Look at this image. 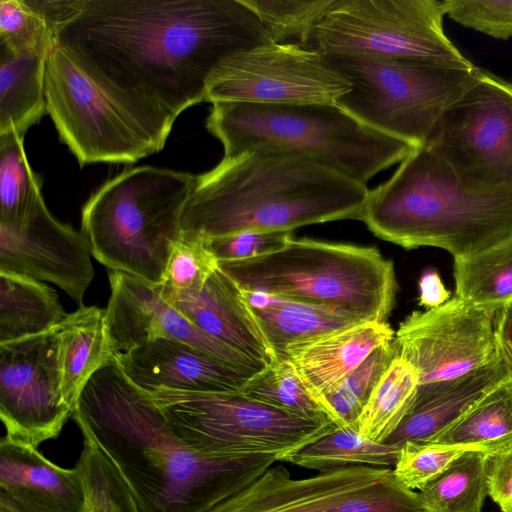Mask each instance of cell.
<instances>
[{"instance_id":"1","label":"cell","mask_w":512,"mask_h":512,"mask_svg":"<svg viewBox=\"0 0 512 512\" xmlns=\"http://www.w3.org/2000/svg\"><path fill=\"white\" fill-rule=\"evenodd\" d=\"M269 43L243 0H84L54 40L153 153L222 60Z\"/></svg>"},{"instance_id":"2","label":"cell","mask_w":512,"mask_h":512,"mask_svg":"<svg viewBox=\"0 0 512 512\" xmlns=\"http://www.w3.org/2000/svg\"><path fill=\"white\" fill-rule=\"evenodd\" d=\"M71 417L115 465L140 512H207L276 462L194 450L150 393L128 378L118 352L89 379Z\"/></svg>"},{"instance_id":"3","label":"cell","mask_w":512,"mask_h":512,"mask_svg":"<svg viewBox=\"0 0 512 512\" xmlns=\"http://www.w3.org/2000/svg\"><path fill=\"white\" fill-rule=\"evenodd\" d=\"M367 185L296 151L259 148L223 157L196 176L181 238L203 241L243 231H293L360 220Z\"/></svg>"},{"instance_id":"4","label":"cell","mask_w":512,"mask_h":512,"mask_svg":"<svg viewBox=\"0 0 512 512\" xmlns=\"http://www.w3.org/2000/svg\"><path fill=\"white\" fill-rule=\"evenodd\" d=\"M360 221L378 238L405 249L437 247L453 258L465 257L512 237V191L467 190L421 146L369 190Z\"/></svg>"},{"instance_id":"5","label":"cell","mask_w":512,"mask_h":512,"mask_svg":"<svg viewBox=\"0 0 512 512\" xmlns=\"http://www.w3.org/2000/svg\"><path fill=\"white\" fill-rule=\"evenodd\" d=\"M206 127L225 157L259 148L296 151L364 185L416 148L363 124L336 103L216 102Z\"/></svg>"},{"instance_id":"6","label":"cell","mask_w":512,"mask_h":512,"mask_svg":"<svg viewBox=\"0 0 512 512\" xmlns=\"http://www.w3.org/2000/svg\"><path fill=\"white\" fill-rule=\"evenodd\" d=\"M195 181L191 173L152 166L107 181L82 210L92 256L109 270L161 285Z\"/></svg>"},{"instance_id":"7","label":"cell","mask_w":512,"mask_h":512,"mask_svg":"<svg viewBox=\"0 0 512 512\" xmlns=\"http://www.w3.org/2000/svg\"><path fill=\"white\" fill-rule=\"evenodd\" d=\"M218 267L243 291L336 306L362 321L387 322L398 290L393 261L376 247L308 238Z\"/></svg>"},{"instance_id":"8","label":"cell","mask_w":512,"mask_h":512,"mask_svg":"<svg viewBox=\"0 0 512 512\" xmlns=\"http://www.w3.org/2000/svg\"><path fill=\"white\" fill-rule=\"evenodd\" d=\"M350 84L335 102L363 124L423 146L443 112L477 80L481 69L367 54L320 53Z\"/></svg>"},{"instance_id":"9","label":"cell","mask_w":512,"mask_h":512,"mask_svg":"<svg viewBox=\"0 0 512 512\" xmlns=\"http://www.w3.org/2000/svg\"><path fill=\"white\" fill-rule=\"evenodd\" d=\"M149 393L176 435L210 456H271L286 462L337 426L288 413L241 391Z\"/></svg>"},{"instance_id":"10","label":"cell","mask_w":512,"mask_h":512,"mask_svg":"<svg viewBox=\"0 0 512 512\" xmlns=\"http://www.w3.org/2000/svg\"><path fill=\"white\" fill-rule=\"evenodd\" d=\"M440 0H335L308 48L472 68L443 30Z\"/></svg>"},{"instance_id":"11","label":"cell","mask_w":512,"mask_h":512,"mask_svg":"<svg viewBox=\"0 0 512 512\" xmlns=\"http://www.w3.org/2000/svg\"><path fill=\"white\" fill-rule=\"evenodd\" d=\"M423 147L467 190L512 191V84L481 70L443 112Z\"/></svg>"},{"instance_id":"12","label":"cell","mask_w":512,"mask_h":512,"mask_svg":"<svg viewBox=\"0 0 512 512\" xmlns=\"http://www.w3.org/2000/svg\"><path fill=\"white\" fill-rule=\"evenodd\" d=\"M207 512H427L418 493L405 488L391 468L347 466L291 478L271 466L252 483Z\"/></svg>"},{"instance_id":"13","label":"cell","mask_w":512,"mask_h":512,"mask_svg":"<svg viewBox=\"0 0 512 512\" xmlns=\"http://www.w3.org/2000/svg\"><path fill=\"white\" fill-rule=\"evenodd\" d=\"M349 90L318 51L272 42L222 60L209 77L205 101L335 103Z\"/></svg>"},{"instance_id":"14","label":"cell","mask_w":512,"mask_h":512,"mask_svg":"<svg viewBox=\"0 0 512 512\" xmlns=\"http://www.w3.org/2000/svg\"><path fill=\"white\" fill-rule=\"evenodd\" d=\"M457 296L443 305L413 311L395 332L398 355L415 370L419 386L465 376L501 359L498 311Z\"/></svg>"},{"instance_id":"15","label":"cell","mask_w":512,"mask_h":512,"mask_svg":"<svg viewBox=\"0 0 512 512\" xmlns=\"http://www.w3.org/2000/svg\"><path fill=\"white\" fill-rule=\"evenodd\" d=\"M46 112L80 166L134 163L153 154L128 120L54 44L45 70Z\"/></svg>"},{"instance_id":"16","label":"cell","mask_w":512,"mask_h":512,"mask_svg":"<svg viewBox=\"0 0 512 512\" xmlns=\"http://www.w3.org/2000/svg\"><path fill=\"white\" fill-rule=\"evenodd\" d=\"M62 391L57 328L0 344V417L5 437L38 448L72 416Z\"/></svg>"},{"instance_id":"17","label":"cell","mask_w":512,"mask_h":512,"mask_svg":"<svg viewBox=\"0 0 512 512\" xmlns=\"http://www.w3.org/2000/svg\"><path fill=\"white\" fill-rule=\"evenodd\" d=\"M83 232L56 220L42 194L18 225L0 223V272L53 283L79 306L94 277Z\"/></svg>"},{"instance_id":"18","label":"cell","mask_w":512,"mask_h":512,"mask_svg":"<svg viewBox=\"0 0 512 512\" xmlns=\"http://www.w3.org/2000/svg\"><path fill=\"white\" fill-rule=\"evenodd\" d=\"M108 276L111 293L106 307L107 328L117 352L166 338L188 343L250 375L267 365L204 334L172 307L155 285L121 271L109 270Z\"/></svg>"},{"instance_id":"19","label":"cell","mask_w":512,"mask_h":512,"mask_svg":"<svg viewBox=\"0 0 512 512\" xmlns=\"http://www.w3.org/2000/svg\"><path fill=\"white\" fill-rule=\"evenodd\" d=\"M128 378L147 392H240L252 376L198 348L158 338L119 353Z\"/></svg>"},{"instance_id":"20","label":"cell","mask_w":512,"mask_h":512,"mask_svg":"<svg viewBox=\"0 0 512 512\" xmlns=\"http://www.w3.org/2000/svg\"><path fill=\"white\" fill-rule=\"evenodd\" d=\"M155 287L172 307L210 338L265 364L274 360L241 289L219 267L199 291Z\"/></svg>"},{"instance_id":"21","label":"cell","mask_w":512,"mask_h":512,"mask_svg":"<svg viewBox=\"0 0 512 512\" xmlns=\"http://www.w3.org/2000/svg\"><path fill=\"white\" fill-rule=\"evenodd\" d=\"M0 495L25 512H93L83 476L38 448L0 440Z\"/></svg>"},{"instance_id":"22","label":"cell","mask_w":512,"mask_h":512,"mask_svg":"<svg viewBox=\"0 0 512 512\" xmlns=\"http://www.w3.org/2000/svg\"><path fill=\"white\" fill-rule=\"evenodd\" d=\"M394 338L395 331L388 322L366 321L291 345L275 359L287 360L319 401L374 349Z\"/></svg>"},{"instance_id":"23","label":"cell","mask_w":512,"mask_h":512,"mask_svg":"<svg viewBox=\"0 0 512 512\" xmlns=\"http://www.w3.org/2000/svg\"><path fill=\"white\" fill-rule=\"evenodd\" d=\"M507 379L510 378L500 359L454 380L418 386L412 406L382 443L400 448L407 442H429Z\"/></svg>"},{"instance_id":"24","label":"cell","mask_w":512,"mask_h":512,"mask_svg":"<svg viewBox=\"0 0 512 512\" xmlns=\"http://www.w3.org/2000/svg\"><path fill=\"white\" fill-rule=\"evenodd\" d=\"M242 296L274 359L291 345L366 322L336 306L243 291Z\"/></svg>"},{"instance_id":"25","label":"cell","mask_w":512,"mask_h":512,"mask_svg":"<svg viewBox=\"0 0 512 512\" xmlns=\"http://www.w3.org/2000/svg\"><path fill=\"white\" fill-rule=\"evenodd\" d=\"M62 391L72 409L89 379L117 351L107 328L106 308L80 306L57 327Z\"/></svg>"},{"instance_id":"26","label":"cell","mask_w":512,"mask_h":512,"mask_svg":"<svg viewBox=\"0 0 512 512\" xmlns=\"http://www.w3.org/2000/svg\"><path fill=\"white\" fill-rule=\"evenodd\" d=\"M51 48H0V135L15 132L24 137L47 113L45 70Z\"/></svg>"},{"instance_id":"27","label":"cell","mask_w":512,"mask_h":512,"mask_svg":"<svg viewBox=\"0 0 512 512\" xmlns=\"http://www.w3.org/2000/svg\"><path fill=\"white\" fill-rule=\"evenodd\" d=\"M66 316L50 286L0 272V344L54 330Z\"/></svg>"},{"instance_id":"28","label":"cell","mask_w":512,"mask_h":512,"mask_svg":"<svg viewBox=\"0 0 512 512\" xmlns=\"http://www.w3.org/2000/svg\"><path fill=\"white\" fill-rule=\"evenodd\" d=\"M474 445L496 452L512 444V379L490 389L461 418L427 442Z\"/></svg>"},{"instance_id":"29","label":"cell","mask_w":512,"mask_h":512,"mask_svg":"<svg viewBox=\"0 0 512 512\" xmlns=\"http://www.w3.org/2000/svg\"><path fill=\"white\" fill-rule=\"evenodd\" d=\"M455 296L501 309L512 302V237L482 252L454 258Z\"/></svg>"},{"instance_id":"30","label":"cell","mask_w":512,"mask_h":512,"mask_svg":"<svg viewBox=\"0 0 512 512\" xmlns=\"http://www.w3.org/2000/svg\"><path fill=\"white\" fill-rule=\"evenodd\" d=\"M487 451H468L427 483L418 495L427 512H481L488 496Z\"/></svg>"},{"instance_id":"31","label":"cell","mask_w":512,"mask_h":512,"mask_svg":"<svg viewBox=\"0 0 512 512\" xmlns=\"http://www.w3.org/2000/svg\"><path fill=\"white\" fill-rule=\"evenodd\" d=\"M398 454L396 446L375 442L356 430L336 426L295 452L286 462L319 472L353 465L392 469Z\"/></svg>"},{"instance_id":"32","label":"cell","mask_w":512,"mask_h":512,"mask_svg":"<svg viewBox=\"0 0 512 512\" xmlns=\"http://www.w3.org/2000/svg\"><path fill=\"white\" fill-rule=\"evenodd\" d=\"M418 386L413 367L399 355L395 357L359 417L358 432L382 443L412 406Z\"/></svg>"},{"instance_id":"33","label":"cell","mask_w":512,"mask_h":512,"mask_svg":"<svg viewBox=\"0 0 512 512\" xmlns=\"http://www.w3.org/2000/svg\"><path fill=\"white\" fill-rule=\"evenodd\" d=\"M398 349L393 341L374 349L333 389L319 398L331 420L341 428L357 430L359 417Z\"/></svg>"},{"instance_id":"34","label":"cell","mask_w":512,"mask_h":512,"mask_svg":"<svg viewBox=\"0 0 512 512\" xmlns=\"http://www.w3.org/2000/svg\"><path fill=\"white\" fill-rule=\"evenodd\" d=\"M241 392L288 413L334 423L321 403L309 393L294 367L285 359H274L253 374Z\"/></svg>"},{"instance_id":"35","label":"cell","mask_w":512,"mask_h":512,"mask_svg":"<svg viewBox=\"0 0 512 512\" xmlns=\"http://www.w3.org/2000/svg\"><path fill=\"white\" fill-rule=\"evenodd\" d=\"M24 137L15 132L0 135V223L18 225L41 195L39 177L31 169Z\"/></svg>"},{"instance_id":"36","label":"cell","mask_w":512,"mask_h":512,"mask_svg":"<svg viewBox=\"0 0 512 512\" xmlns=\"http://www.w3.org/2000/svg\"><path fill=\"white\" fill-rule=\"evenodd\" d=\"M335 0H243L274 43L308 48L312 32Z\"/></svg>"},{"instance_id":"37","label":"cell","mask_w":512,"mask_h":512,"mask_svg":"<svg viewBox=\"0 0 512 512\" xmlns=\"http://www.w3.org/2000/svg\"><path fill=\"white\" fill-rule=\"evenodd\" d=\"M487 451L474 445H450L407 442L399 448L392 468L397 481L405 488L421 490L468 451Z\"/></svg>"},{"instance_id":"38","label":"cell","mask_w":512,"mask_h":512,"mask_svg":"<svg viewBox=\"0 0 512 512\" xmlns=\"http://www.w3.org/2000/svg\"><path fill=\"white\" fill-rule=\"evenodd\" d=\"M55 32L30 0L0 1V48L18 52L28 48H51Z\"/></svg>"},{"instance_id":"39","label":"cell","mask_w":512,"mask_h":512,"mask_svg":"<svg viewBox=\"0 0 512 512\" xmlns=\"http://www.w3.org/2000/svg\"><path fill=\"white\" fill-rule=\"evenodd\" d=\"M217 267V260L202 241L180 238L174 245L160 286L174 291H199Z\"/></svg>"},{"instance_id":"40","label":"cell","mask_w":512,"mask_h":512,"mask_svg":"<svg viewBox=\"0 0 512 512\" xmlns=\"http://www.w3.org/2000/svg\"><path fill=\"white\" fill-rule=\"evenodd\" d=\"M445 15L493 38L512 37V0H444Z\"/></svg>"},{"instance_id":"41","label":"cell","mask_w":512,"mask_h":512,"mask_svg":"<svg viewBox=\"0 0 512 512\" xmlns=\"http://www.w3.org/2000/svg\"><path fill=\"white\" fill-rule=\"evenodd\" d=\"M291 238V231H243L202 242L217 262H222L274 252L283 248Z\"/></svg>"},{"instance_id":"42","label":"cell","mask_w":512,"mask_h":512,"mask_svg":"<svg viewBox=\"0 0 512 512\" xmlns=\"http://www.w3.org/2000/svg\"><path fill=\"white\" fill-rule=\"evenodd\" d=\"M488 495L502 512H512V444L490 454Z\"/></svg>"},{"instance_id":"43","label":"cell","mask_w":512,"mask_h":512,"mask_svg":"<svg viewBox=\"0 0 512 512\" xmlns=\"http://www.w3.org/2000/svg\"><path fill=\"white\" fill-rule=\"evenodd\" d=\"M419 305L426 309L436 308L451 298L440 275L433 269L424 271L419 279Z\"/></svg>"},{"instance_id":"44","label":"cell","mask_w":512,"mask_h":512,"mask_svg":"<svg viewBox=\"0 0 512 512\" xmlns=\"http://www.w3.org/2000/svg\"><path fill=\"white\" fill-rule=\"evenodd\" d=\"M496 338L500 357L512 379V302L503 306L496 318Z\"/></svg>"},{"instance_id":"45","label":"cell","mask_w":512,"mask_h":512,"mask_svg":"<svg viewBox=\"0 0 512 512\" xmlns=\"http://www.w3.org/2000/svg\"><path fill=\"white\" fill-rule=\"evenodd\" d=\"M0 512H25L15 505L11 500L0 495Z\"/></svg>"}]
</instances>
